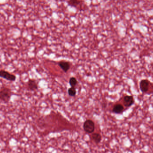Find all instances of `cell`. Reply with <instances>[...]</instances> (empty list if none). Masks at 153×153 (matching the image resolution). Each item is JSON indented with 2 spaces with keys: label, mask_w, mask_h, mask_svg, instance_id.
<instances>
[{
  "label": "cell",
  "mask_w": 153,
  "mask_h": 153,
  "mask_svg": "<svg viewBox=\"0 0 153 153\" xmlns=\"http://www.w3.org/2000/svg\"><path fill=\"white\" fill-rule=\"evenodd\" d=\"M83 129L88 134H92L93 133L95 129L94 122L91 120H85L83 124Z\"/></svg>",
  "instance_id": "277c9868"
},
{
  "label": "cell",
  "mask_w": 153,
  "mask_h": 153,
  "mask_svg": "<svg viewBox=\"0 0 153 153\" xmlns=\"http://www.w3.org/2000/svg\"><path fill=\"white\" fill-rule=\"evenodd\" d=\"M69 83L71 87H74L77 84V81L76 78L74 77H72L70 78Z\"/></svg>",
  "instance_id": "7c38bea8"
},
{
  "label": "cell",
  "mask_w": 153,
  "mask_h": 153,
  "mask_svg": "<svg viewBox=\"0 0 153 153\" xmlns=\"http://www.w3.org/2000/svg\"><path fill=\"white\" fill-rule=\"evenodd\" d=\"M12 91L10 88L7 87L0 88V101L4 103H7L10 102L12 95Z\"/></svg>",
  "instance_id": "7a4b0ae2"
},
{
  "label": "cell",
  "mask_w": 153,
  "mask_h": 153,
  "mask_svg": "<svg viewBox=\"0 0 153 153\" xmlns=\"http://www.w3.org/2000/svg\"><path fill=\"white\" fill-rule=\"evenodd\" d=\"M92 138L96 143L98 144L101 141V136L98 133H94L92 135Z\"/></svg>",
  "instance_id": "30bf717a"
},
{
  "label": "cell",
  "mask_w": 153,
  "mask_h": 153,
  "mask_svg": "<svg viewBox=\"0 0 153 153\" xmlns=\"http://www.w3.org/2000/svg\"><path fill=\"white\" fill-rule=\"evenodd\" d=\"M59 66L61 67V69L65 72L66 73L69 69H70L71 65H70V63L66 62H61L58 64Z\"/></svg>",
  "instance_id": "9c48e42d"
},
{
  "label": "cell",
  "mask_w": 153,
  "mask_h": 153,
  "mask_svg": "<svg viewBox=\"0 0 153 153\" xmlns=\"http://www.w3.org/2000/svg\"><path fill=\"white\" fill-rule=\"evenodd\" d=\"M124 111H125V108L124 106L120 103L115 104L112 109L113 112L117 114H121L124 112Z\"/></svg>",
  "instance_id": "ba28073f"
},
{
  "label": "cell",
  "mask_w": 153,
  "mask_h": 153,
  "mask_svg": "<svg viewBox=\"0 0 153 153\" xmlns=\"http://www.w3.org/2000/svg\"><path fill=\"white\" fill-rule=\"evenodd\" d=\"M0 77L10 82H15L16 80V76L15 75L4 70L0 71Z\"/></svg>",
  "instance_id": "5b68a950"
},
{
  "label": "cell",
  "mask_w": 153,
  "mask_h": 153,
  "mask_svg": "<svg viewBox=\"0 0 153 153\" xmlns=\"http://www.w3.org/2000/svg\"><path fill=\"white\" fill-rule=\"evenodd\" d=\"M67 3L69 6L80 11H84L88 9V5L84 0H67Z\"/></svg>",
  "instance_id": "6da1fadb"
},
{
  "label": "cell",
  "mask_w": 153,
  "mask_h": 153,
  "mask_svg": "<svg viewBox=\"0 0 153 153\" xmlns=\"http://www.w3.org/2000/svg\"><path fill=\"white\" fill-rule=\"evenodd\" d=\"M68 94L70 96H75L76 94V89L74 87H71L69 88L68 90Z\"/></svg>",
  "instance_id": "8fae6325"
},
{
  "label": "cell",
  "mask_w": 153,
  "mask_h": 153,
  "mask_svg": "<svg viewBox=\"0 0 153 153\" xmlns=\"http://www.w3.org/2000/svg\"><path fill=\"white\" fill-rule=\"evenodd\" d=\"M28 87L29 90L31 91H35L37 90L38 85L36 80L34 79H29L27 82Z\"/></svg>",
  "instance_id": "52a82bcc"
},
{
  "label": "cell",
  "mask_w": 153,
  "mask_h": 153,
  "mask_svg": "<svg viewBox=\"0 0 153 153\" xmlns=\"http://www.w3.org/2000/svg\"><path fill=\"white\" fill-rule=\"evenodd\" d=\"M139 88L143 93L152 94L150 90H153V84L148 79H142L139 83Z\"/></svg>",
  "instance_id": "3957f363"
},
{
  "label": "cell",
  "mask_w": 153,
  "mask_h": 153,
  "mask_svg": "<svg viewBox=\"0 0 153 153\" xmlns=\"http://www.w3.org/2000/svg\"><path fill=\"white\" fill-rule=\"evenodd\" d=\"M135 100L132 95H126L123 98L124 106L127 108L131 107L134 103Z\"/></svg>",
  "instance_id": "8992f818"
}]
</instances>
